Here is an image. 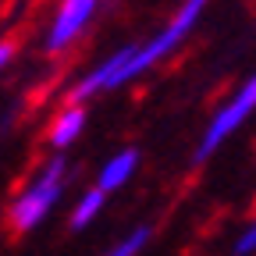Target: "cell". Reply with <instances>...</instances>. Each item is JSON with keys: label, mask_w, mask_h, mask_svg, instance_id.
Returning <instances> with one entry per match:
<instances>
[{"label": "cell", "mask_w": 256, "mask_h": 256, "mask_svg": "<svg viewBox=\"0 0 256 256\" xmlns=\"http://www.w3.org/2000/svg\"><path fill=\"white\" fill-rule=\"evenodd\" d=\"M210 0H182V8L174 11V18L156 32V36L142 40V43H128L121 50H114L110 57H104L100 64H92L86 75H78L68 89V104H89L104 92H114L128 82H136L139 75H146L150 68H156L160 60H168L200 25L203 11Z\"/></svg>", "instance_id": "6da1fadb"}, {"label": "cell", "mask_w": 256, "mask_h": 256, "mask_svg": "<svg viewBox=\"0 0 256 256\" xmlns=\"http://www.w3.org/2000/svg\"><path fill=\"white\" fill-rule=\"evenodd\" d=\"M64 188H68V160H64V153H57L54 160H46V164L32 174V182L14 196V203L8 210L11 228L18 235L36 232L40 224L54 214V206L60 203Z\"/></svg>", "instance_id": "7a4b0ae2"}, {"label": "cell", "mask_w": 256, "mask_h": 256, "mask_svg": "<svg viewBox=\"0 0 256 256\" xmlns=\"http://www.w3.org/2000/svg\"><path fill=\"white\" fill-rule=\"evenodd\" d=\"M256 114V75H249L228 100H224L217 110H214V118H210V124H206V132H203V139L196 142V153H192V164H206V160L228 142L238 128L249 121Z\"/></svg>", "instance_id": "3957f363"}, {"label": "cell", "mask_w": 256, "mask_h": 256, "mask_svg": "<svg viewBox=\"0 0 256 256\" xmlns=\"http://www.w3.org/2000/svg\"><path fill=\"white\" fill-rule=\"evenodd\" d=\"M100 4L104 0H60L57 11H54V22L46 28V40H43V50L46 54H64L72 50L86 28L92 25V18L100 14Z\"/></svg>", "instance_id": "277c9868"}, {"label": "cell", "mask_w": 256, "mask_h": 256, "mask_svg": "<svg viewBox=\"0 0 256 256\" xmlns=\"http://www.w3.org/2000/svg\"><path fill=\"white\" fill-rule=\"evenodd\" d=\"M86 124H89L86 104H64V107L54 114L50 128H46V142H50V150H54V153H64L75 139H82Z\"/></svg>", "instance_id": "5b68a950"}, {"label": "cell", "mask_w": 256, "mask_h": 256, "mask_svg": "<svg viewBox=\"0 0 256 256\" xmlns=\"http://www.w3.org/2000/svg\"><path fill=\"white\" fill-rule=\"evenodd\" d=\"M139 160H142V153H139L136 146H124V150L110 153V156L104 160L100 174H96V188H104L107 196H110V192H118V188H124L128 182H132V174L139 171Z\"/></svg>", "instance_id": "8992f818"}, {"label": "cell", "mask_w": 256, "mask_h": 256, "mask_svg": "<svg viewBox=\"0 0 256 256\" xmlns=\"http://www.w3.org/2000/svg\"><path fill=\"white\" fill-rule=\"evenodd\" d=\"M104 206H107V192L104 188H89V192H82L78 196V203L72 206V217H68V228L72 232H82V228H89V224L104 214Z\"/></svg>", "instance_id": "52a82bcc"}, {"label": "cell", "mask_w": 256, "mask_h": 256, "mask_svg": "<svg viewBox=\"0 0 256 256\" xmlns=\"http://www.w3.org/2000/svg\"><path fill=\"white\" fill-rule=\"evenodd\" d=\"M150 238H153V228H150V224H139V228H132L121 242H114L107 256H139L150 246Z\"/></svg>", "instance_id": "ba28073f"}, {"label": "cell", "mask_w": 256, "mask_h": 256, "mask_svg": "<svg viewBox=\"0 0 256 256\" xmlns=\"http://www.w3.org/2000/svg\"><path fill=\"white\" fill-rule=\"evenodd\" d=\"M256 252V217L242 228V235L235 238V256H252Z\"/></svg>", "instance_id": "9c48e42d"}, {"label": "cell", "mask_w": 256, "mask_h": 256, "mask_svg": "<svg viewBox=\"0 0 256 256\" xmlns=\"http://www.w3.org/2000/svg\"><path fill=\"white\" fill-rule=\"evenodd\" d=\"M11 60H14V43L11 40H0V72H4Z\"/></svg>", "instance_id": "30bf717a"}]
</instances>
